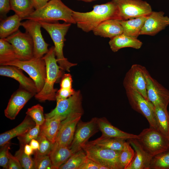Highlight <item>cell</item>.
<instances>
[{
    "instance_id": "1",
    "label": "cell",
    "mask_w": 169,
    "mask_h": 169,
    "mask_svg": "<svg viewBox=\"0 0 169 169\" xmlns=\"http://www.w3.org/2000/svg\"><path fill=\"white\" fill-rule=\"evenodd\" d=\"M72 16L77 27L86 32L93 31L106 20H121L117 7L113 0L105 3L95 5L90 12L84 13L73 11Z\"/></svg>"
},
{
    "instance_id": "2",
    "label": "cell",
    "mask_w": 169,
    "mask_h": 169,
    "mask_svg": "<svg viewBox=\"0 0 169 169\" xmlns=\"http://www.w3.org/2000/svg\"><path fill=\"white\" fill-rule=\"evenodd\" d=\"M42 58L44 60L46 68V77L42 90L34 95L36 99L41 102L56 100L57 90L54 88V84L61 79L64 74L63 70L58 64L54 46L49 49L48 52Z\"/></svg>"
},
{
    "instance_id": "3",
    "label": "cell",
    "mask_w": 169,
    "mask_h": 169,
    "mask_svg": "<svg viewBox=\"0 0 169 169\" xmlns=\"http://www.w3.org/2000/svg\"><path fill=\"white\" fill-rule=\"evenodd\" d=\"M73 11L61 0H50L42 7L35 10L24 19L47 22L61 20L74 24L75 22L72 16Z\"/></svg>"
},
{
    "instance_id": "4",
    "label": "cell",
    "mask_w": 169,
    "mask_h": 169,
    "mask_svg": "<svg viewBox=\"0 0 169 169\" xmlns=\"http://www.w3.org/2000/svg\"><path fill=\"white\" fill-rule=\"evenodd\" d=\"M38 21L40 24L41 27L48 33L53 41L56 59L60 68L64 71L69 72L70 68L77 64L70 62L65 58L63 49L65 40V36L71 24L65 22L60 23L58 22Z\"/></svg>"
},
{
    "instance_id": "5",
    "label": "cell",
    "mask_w": 169,
    "mask_h": 169,
    "mask_svg": "<svg viewBox=\"0 0 169 169\" xmlns=\"http://www.w3.org/2000/svg\"><path fill=\"white\" fill-rule=\"evenodd\" d=\"M87 157L108 169H123L119 159L120 151L105 148L87 142L82 147Z\"/></svg>"
},
{
    "instance_id": "6",
    "label": "cell",
    "mask_w": 169,
    "mask_h": 169,
    "mask_svg": "<svg viewBox=\"0 0 169 169\" xmlns=\"http://www.w3.org/2000/svg\"><path fill=\"white\" fill-rule=\"evenodd\" d=\"M137 139L144 150L153 156L169 149V139L157 129L149 127L145 129Z\"/></svg>"
},
{
    "instance_id": "7",
    "label": "cell",
    "mask_w": 169,
    "mask_h": 169,
    "mask_svg": "<svg viewBox=\"0 0 169 169\" xmlns=\"http://www.w3.org/2000/svg\"><path fill=\"white\" fill-rule=\"evenodd\" d=\"M3 65L14 66L24 70L34 82L38 93L43 88L46 77V68L44 60L42 58L33 57L27 60L16 59Z\"/></svg>"
},
{
    "instance_id": "8",
    "label": "cell",
    "mask_w": 169,
    "mask_h": 169,
    "mask_svg": "<svg viewBox=\"0 0 169 169\" xmlns=\"http://www.w3.org/2000/svg\"><path fill=\"white\" fill-rule=\"evenodd\" d=\"M121 20L147 16L152 12L150 4L142 0H113Z\"/></svg>"
},
{
    "instance_id": "9",
    "label": "cell",
    "mask_w": 169,
    "mask_h": 169,
    "mask_svg": "<svg viewBox=\"0 0 169 169\" xmlns=\"http://www.w3.org/2000/svg\"><path fill=\"white\" fill-rule=\"evenodd\" d=\"M74 113H84L82 96L79 90L76 91L69 97L56 102L55 107L44 115L45 118L55 117L62 121L70 114Z\"/></svg>"
},
{
    "instance_id": "10",
    "label": "cell",
    "mask_w": 169,
    "mask_h": 169,
    "mask_svg": "<svg viewBox=\"0 0 169 169\" xmlns=\"http://www.w3.org/2000/svg\"><path fill=\"white\" fill-rule=\"evenodd\" d=\"M126 93L132 108L146 118L150 127L157 129L154 105L135 90H126Z\"/></svg>"
},
{
    "instance_id": "11",
    "label": "cell",
    "mask_w": 169,
    "mask_h": 169,
    "mask_svg": "<svg viewBox=\"0 0 169 169\" xmlns=\"http://www.w3.org/2000/svg\"><path fill=\"white\" fill-rule=\"evenodd\" d=\"M4 39L13 46L17 59L27 60L34 57L33 41L26 32L23 33L18 30Z\"/></svg>"
},
{
    "instance_id": "12",
    "label": "cell",
    "mask_w": 169,
    "mask_h": 169,
    "mask_svg": "<svg viewBox=\"0 0 169 169\" xmlns=\"http://www.w3.org/2000/svg\"><path fill=\"white\" fill-rule=\"evenodd\" d=\"M144 74L148 100L155 106L160 105L167 107L169 103V90L152 77L145 67Z\"/></svg>"
},
{
    "instance_id": "13",
    "label": "cell",
    "mask_w": 169,
    "mask_h": 169,
    "mask_svg": "<svg viewBox=\"0 0 169 169\" xmlns=\"http://www.w3.org/2000/svg\"><path fill=\"white\" fill-rule=\"evenodd\" d=\"M97 119L94 117L88 122L80 120L78 122L73 140L69 147L74 153L82 149L89 139L99 130Z\"/></svg>"
},
{
    "instance_id": "14",
    "label": "cell",
    "mask_w": 169,
    "mask_h": 169,
    "mask_svg": "<svg viewBox=\"0 0 169 169\" xmlns=\"http://www.w3.org/2000/svg\"><path fill=\"white\" fill-rule=\"evenodd\" d=\"M21 26L32 38L33 44L34 57L42 58L48 52L49 44L45 42L43 37L40 24L37 21L27 19L21 22Z\"/></svg>"
},
{
    "instance_id": "15",
    "label": "cell",
    "mask_w": 169,
    "mask_h": 169,
    "mask_svg": "<svg viewBox=\"0 0 169 169\" xmlns=\"http://www.w3.org/2000/svg\"><path fill=\"white\" fill-rule=\"evenodd\" d=\"M145 67L139 64L132 65L125 75L123 84L125 90H135L148 100L144 74Z\"/></svg>"
},
{
    "instance_id": "16",
    "label": "cell",
    "mask_w": 169,
    "mask_h": 169,
    "mask_svg": "<svg viewBox=\"0 0 169 169\" xmlns=\"http://www.w3.org/2000/svg\"><path fill=\"white\" fill-rule=\"evenodd\" d=\"M82 115L80 113H73L61 121L55 142L69 147L73 140L77 125Z\"/></svg>"
},
{
    "instance_id": "17",
    "label": "cell",
    "mask_w": 169,
    "mask_h": 169,
    "mask_svg": "<svg viewBox=\"0 0 169 169\" xmlns=\"http://www.w3.org/2000/svg\"><path fill=\"white\" fill-rule=\"evenodd\" d=\"M34 95L33 93L19 86L11 96L4 111L5 116L10 120H14L26 103Z\"/></svg>"
},
{
    "instance_id": "18",
    "label": "cell",
    "mask_w": 169,
    "mask_h": 169,
    "mask_svg": "<svg viewBox=\"0 0 169 169\" xmlns=\"http://www.w3.org/2000/svg\"><path fill=\"white\" fill-rule=\"evenodd\" d=\"M169 26V17L162 11H153L147 16L140 35L154 36Z\"/></svg>"
},
{
    "instance_id": "19",
    "label": "cell",
    "mask_w": 169,
    "mask_h": 169,
    "mask_svg": "<svg viewBox=\"0 0 169 169\" xmlns=\"http://www.w3.org/2000/svg\"><path fill=\"white\" fill-rule=\"evenodd\" d=\"M0 75L13 78L19 84V86L35 95L38 93L35 83L30 78L26 77L22 70L14 66L1 65Z\"/></svg>"
},
{
    "instance_id": "20",
    "label": "cell",
    "mask_w": 169,
    "mask_h": 169,
    "mask_svg": "<svg viewBox=\"0 0 169 169\" xmlns=\"http://www.w3.org/2000/svg\"><path fill=\"white\" fill-rule=\"evenodd\" d=\"M128 140L134 149L135 155L132 161L126 169H150L152 156L144 150L137 139Z\"/></svg>"
},
{
    "instance_id": "21",
    "label": "cell",
    "mask_w": 169,
    "mask_h": 169,
    "mask_svg": "<svg viewBox=\"0 0 169 169\" xmlns=\"http://www.w3.org/2000/svg\"><path fill=\"white\" fill-rule=\"evenodd\" d=\"M120 20L117 19L106 20L100 24L92 31L96 36L111 39L123 33Z\"/></svg>"
},
{
    "instance_id": "22",
    "label": "cell",
    "mask_w": 169,
    "mask_h": 169,
    "mask_svg": "<svg viewBox=\"0 0 169 169\" xmlns=\"http://www.w3.org/2000/svg\"><path fill=\"white\" fill-rule=\"evenodd\" d=\"M97 121L99 129L102 133V135L104 136L125 140L138 138V135L124 132L114 126L105 117L97 118Z\"/></svg>"
},
{
    "instance_id": "23",
    "label": "cell",
    "mask_w": 169,
    "mask_h": 169,
    "mask_svg": "<svg viewBox=\"0 0 169 169\" xmlns=\"http://www.w3.org/2000/svg\"><path fill=\"white\" fill-rule=\"evenodd\" d=\"M35 125L34 121L29 116L26 115L23 120L18 126L0 134V146L8 143L13 138L22 135Z\"/></svg>"
},
{
    "instance_id": "24",
    "label": "cell",
    "mask_w": 169,
    "mask_h": 169,
    "mask_svg": "<svg viewBox=\"0 0 169 169\" xmlns=\"http://www.w3.org/2000/svg\"><path fill=\"white\" fill-rule=\"evenodd\" d=\"M73 153L69 147L54 143L49 155L53 169H59Z\"/></svg>"
},
{
    "instance_id": "25",
    "label": "cell",
    "mask_w": 169,
    "mask_h": 169,
    "mask_svg": "<svg viewBox=\"0 0 169 169\" xmlns=\"http://www.w3.org/2000/svg\"><path fill=\"white\" fill-rule=\"evenodd\" d=\"M109 44L111 49L114 52L125 48L139 49L143 44L142 42L137 38L129 36L123 33L110 39Z\"/></svg>"
},
{
    "instance_id": "26",
    "label": "cell",
    "mask_w": 169,
    "mask_h": 169,
    "mask_svg": "<svg viewBox=\"0 0 169 169\" xmlns=\"http://www.w3.org/2000/svg\"><path fill=\"white\" fill-rule=\"evenodd\" d=\"M147 16H142L126 20H120L123 33L129 36L137 38L140 35Z\"/></svg>"
},
{
    "instance_id": "27",
    "label": "cell",
    "mask_w": 169,
    "mask_h": 169,
    "mask_svg": "<svg viewBox=\"0 0 169 169\" xmlns=\"http://www.w3.org/2000/svg\"><path fill=\"white\" fill-rule=\"evenodd\" d=\"M61 121L60 119L55 117L45 118L40 126L39 134L44 135L53 143H55Z\"/></svg>"
},
{
    "instance_id": "28",
    "label": "cell",
    "mask_w": 169,
    "mask_h": 169,
    "mask_svg": "<svg viewBox=\"0 0 169 169\" xmlns=\"http://www.w3.org/2000/svg\"><path fill=\"white\" fill-rule=\"evenodd\" d=\"M22 20L16 14L0 20V38H5L18 31Z\"/></svg>"
},
{
    "instance_id": "29",
    "label": "cell",
    "mask_w": 169,
    "mask_h": 169,
    "mask_svg": "<svg viewBox=\"0 0 169 169\" xmlns=\"http://www.w3.org/2000/svg\"><path fill=\"white\" fill-rule=\"evenodd\" d=\"M157 130L169 139V112L167 107L155 106Z\"/></svg>"
},
{
    "instance_id": "30",
    "label": "cell",
    "mask_w": 169,
    "mask_h": 169,
    "mask_svg": "<svg viewBox=\"0 0 169 169\" xmlns=\"http://www.w3.org/2000/svg\"><path fill=\"white\" fill-rule=\"evenodd\" d=\"M11 10L22 20L35 10L31 0H10Z\"/></svg>"
},
{
    "instance_id": "31",
    "label": "cell",
    "mask_w": 169,
    "mask_h": 169,
    "mask_svg": "<svg viewBox=\"0 0 169 169\" xmlns=\"http://www.w3.org/2000/svg\"><path fill=\"white\" fill-rule=\"evenodd\" d=\"M125 140L118 138H109L102 135L95 140L90 141L99 146L116 151H121Z\"/></svg>"
},
{
    "instance_id": "32",
    "label": "cell",
    "mask_w": 169,
    "mask_h": 169,
    "mask_svg": "<svg viewBox=\"0 0 169 169\" xmlns=\"http://www.w3.org/2000/svg\"><path fill=\"white\" fill-rule=\"evenodd\" d=\"M16 59V55L12 45L4 38H0V65Z\"/></svg>"
},
{
    "instance_id": "33",
    "label": "cell",
    "mask_w": 169,
    "mask_h": 169,
    "mask_svg": "<svg viewBox=\"0 0 169 169\" xmlns=\"http://www.w3.org/2000/svg\"><path fill=\"white\" fill-rule=\"evenodd\" d=\"M87 158L86 153L82 149L74 153L59 169H79Z\"/></svg>"
},
{
    "instance_id": "34",
    "label": "cell",
    "mask_w": 169,
    "mask_h": 169,
    "mask_svg": "<svg viewBox=\"0 0 169 169\" xmlns=\"http://www.w3.org/2000/svg\"><path fill=\"white\" fill-rule=\"evenodd\" d=\"M150 169H169V149L152 157Z\"/></svg>"
},
{
    "instance_id": "35",
    "label": "cell",
    "mask_w": 169,
    "mask_h": 169,
    "mask_svg": "<svg viewBox=\"0 0 169 169\" xmlns=\"http://www.w3.org/2000/svg\"><path fill=\"white\" fill-rule=\"evenodd\" d=\"M135 155L134 149L129 142L125 141L122 149L120 153L119 159L120 164L126 169L133 160Z\"/></svg>"
},
{
    "instance_id": "36",
    "label": "cell",
    "mask_w": 169,
    "mask_h": 169,
    "mask_svg": "<svg viewBox=\"0 0 169 169\" xmlns=\"http://www.w3.org/2000/svg\"><path fill=\"white\" fill-rule=\"evenodd\" d=\"M26 113L32 119L36 125L39 126L43 124L45 120L43 107L39 104L28 108Z\"/></svg>"
},
{
    "instance_id": "37",
    "label": "cell",
    "mask_w": 169,
    "mask_h": 169,
    "mask_svg": "<svg viewBox=\"0 0 169 169\" xmlns=\"http://www.w3.org/2000/svg\"><path fill=\"white\" fill-rule=\"evenodd\" d=\"M24 146H20L19 149L16 152L15 156L18 159L23 168L35 169L34 160L24 152Z\"/></svg>"
},
{
    "instance_id": "38",
    "label": "cell",
    "mask_w": 169,
    "mask_h": 169,
    "mask_svg": "<svg viewBox=\"0 0 169 169\" xmlns=\"http://www.w3.org/2000/svg\"><path fill=\"white\" fill-rule=\"evenodd\" d=\"M36 139L39 142V148L38 151H34V155H49L54 143L44 135L39 133Z\"/></svg>"
},
{
    "instance_id": "39",
    "label": "cell",
    "mask_w": 169,
    "mask_h": 169,
    "mask_svg": "<svg viewBox=\"0 0 169 169\" xmlns=\"http://www.w3.org/2000/svg\"><path fill=\"white\" fill-rule=\"evenodd\" d=\"M40 126L36 125L33 128L21 136L17 137L20 146H24L33 139H36L40 132Z\"/></svg>"
},
{
    "instance_id": "40",
    "label": "cell",
    "mask_w": 169,
    "mask_h": 169,
    "mask_svg": "<svg viewBox=\"0 0 169 169\" xmlns=\"http://www.w3.org/2000/svg\"><path fill=\"white\" fill-rule=\"evenodd\" d=\"M33 160L35 169H53L52 164L49 155H34Z\"/></svg>"
},
{
    "instance_id": "41",
    "label": "cell",
    "mask_w": 169,
    "mask_h": 169,
    "mask_svg": "<svg viewBox=\"0 0 169 169\" xmlns=\"http://www.w3.org/2000/svg\"><path fill=\"white\" fill-rule=\"evenodd\" d=\"M10 146L11 144L9 142L1 146L0 149V165L4 169H8Z\"/></svg>"
},
{
    "instance_id": "42",
    "label": "cell",
    "mask_w": 169,
    "mask_h": 169,
    "mask_svg": "<svg viewBox=\"0 0 169 169\" xmlns=\"http://www.w3.org/2000/svg\"><path fill=\"white\" fill-rule=\"evenodd\" d=\"M76 91L73 88L68 89L60 88L56 92V102L69 97L73 95Z\"/></svg>"
},
{
    "instance_id": "43",
    "label": "cell",
    "mask_w": 169,
    "mask_h": 169,
    "mask_svg": "<svg viewBox=\"0 0 169 169\" xmlns=\"http://www.w3.org/2000/svg\"><path fill=\"white\" fill-rule=\"evenodd\" d=\"M10 10V0H0V20L7 17V14Z\"/></svg>"
},
{
    "instance_id": "44",
    "label": "cell",
    "mask_w": 169,
    "mask_h": 169,
    "mask_svg": "<svg viewBox=\"0 0 169 169\" xmlns=\"http://www.w3.org/2000/svg\"><path fill=\"white\" fill-rule=\"evenodd\" d=\"M73 80L71 75L69 74H64L60 81V88L64 89H72Z\"/></svg>"
},
{
    "instance_id": "45",
    "label": "cell",
    "mask_w": 169,
    "mask_h": 169,
    "mask_svg": "<svg viewBox=\"0 0 169 169\" xmlns=\"http://www.w3.org/2000/svg\"><path fill=\"white\" fill-rule=\"evenodd\" d=\"M8 169H22L23 168L18 159L15 156H13L10 152L9 153Z\"/></svg>"
},
{
    "instance_id": "46",
    "label": "cell",
    "mask_w": 169,
    "mask_h": 169,
    "mask_svg": "<svg viewBox=\"0 0 169 169\" xmlns=\"http://www.w3.org/2000/svg\"><path fill=\"white\" fill-rule=\"evenodd\" d=\"M79 169H99V165L87 157Z\"/></svg>"
},
{
    "instance_id": "47",
    "label": "cell",
    "mask_w": 169,
    "mask_h": 169,
    "mask_svg": "<svg viewBox=\"0 0 169 169\" xmlns=\"http://www.w3.org/2000/svg\"><path fill=\"white\" fill-rule=\"evenodd\" d=\"M35 10L40 8L45 5L49 0H31Z\"/></svg>"
},
{
    "instance_id": "48",
    "label": "cell",
    "mask_w": 169,
    "mask_h": 169,
    "mask_svg": "<svg viewBox=\"0 0 169 169\" xmlns=\"http://www.w3.org/2000/svg\"><path fill=\"white\" fill-rule=\"evenodd\" d=\"M29 144L34 151H38L39 149V142L36 139L32 140L29 143Z\"/></svg>"
},
{
    "instance_id": "49",
    "label": "cell",
    "mask_w": 169,
    "mask_h": 169,
    "mask_svg": "<svg viewBox=\"0 0 169 169\" xmlns=\"http://www.w3.org/2000/svg\"><path fill=\"white\" fill-rule=\"evenodd\" d=\"M24 152L28 156H30L34 153V151L29 144H27L24 147Z\"/></svg>"
},
{
    "instance_id": "50",
    "label": "cell",
    "mask_w": 169,
    "mask_h": 169,
    "mask_svg": "<svg viewBox=\"0 0 169 169\" xmlns=\"http://www.w3.org/2000/svg\"><path fill=\"white\" fill-rule=\"evenodd\" d=\"M78 1H81L86 2H90L92 1H95L97 0H77Z\"/></svg>"
}]
</instances>
